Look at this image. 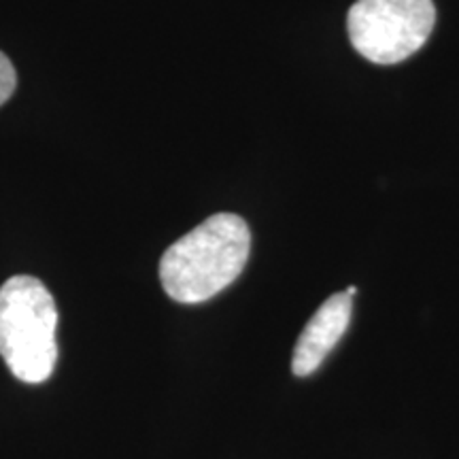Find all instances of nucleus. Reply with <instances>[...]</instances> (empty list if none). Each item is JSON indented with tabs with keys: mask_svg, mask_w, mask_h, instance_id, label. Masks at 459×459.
Masks as SVG:
<instances>
[{
	"mask_svg": "<svg viewBox=\"0 0 459 459\" xmlns=\"http://www.w3.org/2000/svg\"><path fill=\"white\" fill-rule=\"evenodd\" d=\"M57 308L41 281L17 274L0 287V355L22 383L48 381L57 359Z\"/></svg>",
	"mask_w": 459,
	"mask_h": 459,
	"instance_id": "2",
	"label": "nucleus"
},
{
	"mask_svg": "<svg viewBox=\"0 0 459 459\" xmlns=\"http://www.w3.org/2000/svg\"><path fill=\"white\" fill-rule=\"evenodd\" d=\"M434 24L432 0H358L347 15L351 45L375 65H398L417 54Z\"/></svg>",
	"mask_w": 459,
	"mask_h": 459,
	"instance_id": "3",
	"label": "nucleus"
},
{
	"mask_svg": "<svg viewBox=\"0 0 459 459\" xmlns=\"http://www.w3.org/2000/svg\"><path fill=\"white\" fill-rule=\"evenodd\" d=\"M249 251L251 232L243 217L215 213L164 251L160 281L175 302H206L238 279Z\"/></svg>",
	"mask_w": 459,
	"mask_h": 459,
	"instance_id": "1",
	"label": "nucleus"
},
{
	"mask_svg": "<svg viewBox=\"0 0 459 459\" xmlns=\"http://www.w3.org/2000/svg\"><path fill=\"white\" fill-rule=\"evenodd\" d=\"M351 311L353 300L344 291L330 296L321 304L296 342L294 359H291V370L296 377L313 375L324 364V359L347 332Z\"/></svg>",
	"mask_w": 459,
	"mask_h": 459,
	"instance_id": "4",
	"label": "nucleus"
},
{
	"mask_svg": "<svg viewBox=\"0 0 459 459\" xmlns=\"http://www.w3.org/2000/svg\"><path fill=\"white\" fill-rule=\"evenodd\" d=\"M355 291H358V290H355V287L351 285V287H347V291H344V294H347V296H351V298H353V296H355Z\"/></svg>",
	"mask_w": 459,
	"mask_h": 459,
	"instance_id": "6",
	"label": "nucleus"
},
{
	"mask_svg": "<svg viewBox=\"0 0 459 459\" xmlns=\"http://www.w3.org/2000/svg\"><path fill=\"white\" fill-rule=\"evenodd\" d=\"M15 85H17L15 68H13V65H11L9 57L0 51V107H3L4 102L13 96Z\"/></svg>",
	"mask_w": 459,
	"mask_h": 459,
	"instance_id": "5",
	"label": "nucleus"
}]
</instances>
